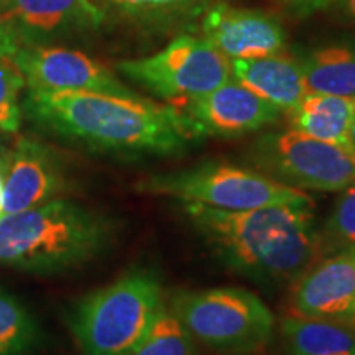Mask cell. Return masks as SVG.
<instances>
[{"instance_id": "9", "label": "cell", "mask_w": 355, "mask_h": 355, "mask_svg": "<svg viewBox=\"0 0 355 355\" xmlns=\"http://www.w3.org/2000/svg\"><path fill=\"white\" fill-rule=\"evenodd\" d=\"M13 61L35 91H87L139 97L110 71L81 51L60 46L21 44Z\"/></svg>"}, {"instance_id": "2", "label": "cell", "mask_w": 355, "mask_h": 355, "mask_svg": "<svg viewBox=\"0 0 355 355\" xmlns=\"http://www.w3.org/2000/svg\"><path fill=\"white\" fill-rule=\"evenodd\" d=\"M308 204L219 211L184 204V214L222 259L265 282L295 283L318 261L321 235Z\"/></svg>"}, {"instance_id": "30", "label": "cell", "mask_w": 355, "mask_h": 355, "mask_svg": "<svg viewBox=\"0 0 355 355\" xmlns=\"http://www.w3.org/2000/svg\"><path fill=\"white\" fill-rule=\"evenodd\" d=\"M352 322H354V324H355V319H354V321H352Z\"/></svg>"}, {"instance_id": "12", "label": "cell", "mask_w": 355, "mask_h": 355, "mask_svg": "<svg viewBox=\"0 0 355 355\" xmlns=\"http://www.w3.org/2000/svg\"><path fill=\"white\" fill-rule=\"evenodd\" d=\"M64 189V171L55 153L37 140L20 139L3 166L2 216L32 209Z\"/></svg>"}, {"instance_id": "26", "label": "cell", "mask_w": 355, "mask_h": 355, "mask_svg": "<svg viewBox=\"0 0 355 355\" xmlns=\"http://www.w3.org/2000/svg\"><path fill=\"white\" fill-rule=\"evenodd\" d=\"M334 7L336 13L349 21H355V0H336L329 7Z\"/></svg>"}, {"instance_id": "28", "label": "cell", "mask_w": 355, "mask_h": 355, "mask_svg": "<svg viewBox=\"0 0 355 355\" xmlns=\"http://www.w3.org/2000/svg\"><path fill=\"white\" fill-rule=\"evenodd\" d=\"M2 207H3V170L0 168V217H2Z\"/></svg>"}, {"instance_id": "16", "label": "cell", "mask_w": 355, "mask_h": 355, "mask_svg": "<svg viewBox=\"0 0 355 355\" xmlns=\"http://www.w3.org/2000/svg\"><path fill=\"white\" fill-rule=\"evenodd\" d=\"M290 355H355V324L293 314L282 322Z\"/></svg>"}, {"instance_id": "10", "label": "cell", "mask_w": 355, "mask_h": 355, "mask_svg": "<svg viewBox=\"0 0 355 355\" xmlns=\"http://www.w3.org/2000/svg\"><path fill=\"white\" fill-rule=\"evenodd\" d=\"M295 314L311 318L355 319V247L314 261L295 282Z\"/></svg>"}, {"instance_id": "8", "label": "cell", "mask_w": 355, "mask_h": 355, "mask_svg": "<svg viewBox=\"0 0 355 355\" xmlns=\"http://www.w3.org/2000/svg\"><path fill=\"white\" fill-rule=\"evenodd\" d=\"M255 158L261 173L301 191L340 193L355 183V150L295 128L261 140Z\"/></svg>"}, {"instance_id": "15", "label": "cell", "mask_w": 355, "mask_h": 355, "mask_svg": "<svg viewBox=\"0 0 355 355\" xmlns=\"http://www.w3.org/2000/svg\"><path fill=\"white\" fill-rule=\"evenodd\" d=\"M230 66L235 81L282 112H290L306 96L303 68L291 56L275 53L248 60H232Z\"/></svg>"}, {"instance_id": "18", "label": "cell", "mask_w": 355, "mask_h": 355, "mask_svg": "<svg viewBox=\"0 0 355 355\" xmlns=\"http://www.w3.org/2000/svg\"><path fill=\"white\" fill-rule=\"evenodd\" d=\"M306 94L355 97V42L318 48L301 63Z\"/></svg>"}, {"instance_id": "13", "label": "cell", "mask_w": 355, "mask_h": 355, "mask_svg": "<svg viewBox=\"0 0 355 355\" xmlns=\"http://www.w3.org/2000/svg\"><path fill=\"white\" fill-rule=\"evenodd\" d=\"M201 26L204 40L230 61L275 55L286 42L285 30L275 17L224 3L212 7Z\"/></svg>"}, {"instance_id": "6", "label": "cell", "mask_w": 355, "mask_h": 355, "mask_svg": "<svg viewBox=\"0 0 355 355\" xmlns=\"http://www.w3.org/2000/svg\"><path fill=\"white\" fill-rule=\"evenodd\" d=\"M171 313L194 339L222 354H250L272 339L275 318L263 301L241 288L180 293Z\"/></svg>"}, {"instance_id": "27", "label": "cell", "mask_w": 355, "mask_h": 355, "mask_svg": "<svg viewBox=\"0 0 355 355\" xmlns=\"http://www.w3.org/2000/svg\"><path fill=\"white\" fill-rule=\"evenodd\" d=\"M349 146L352 150H355V117H354L352 125H350V130H349Z\"/></svg>"}, {"instance_id": "29", "label": "cell", "mask_w": 355, "mask_h": 355, "mask_svg": "<svg viewBox=\"0 0 355 355\" xmlns=\"http://www.w3.org/2000/svg\"><path fill=\"white\" fill-rule=\"evenodd\" d=\"M3 166H6V155H3L2 144H0V168H2V170H3Z\"/></svg>"}, {"instance_id": "20", "label": "cell", "mask_w": 355, "mask_h": 355, "mask_svg": "<svg viewBox=\"0 0 355 355\" xmlns=\"http://www.w3.org/2000/svg\"><path fill=\"white\" fill-rule=\"evenodd\" d=\"M128 355H199L196 343L171 309L163 308Z\"/></svg>"}, {"instance_id": "5", "label": "cell", "mask_w": 355, "mask_h": 355, "mask_svg": "<svg viewBox=\"0 0 355 355\" xmlns=\"http://www.w3.org/2000/svg\"><path fill=\"white\" fill-rule=\"evenodd\" d=\"M139 189L219 211H250L277 204L313 206V199L304 191L279 183L261 171L229 163L159 173L141 181Z\"/></svg>"}, {"instance_id": "11", "label": "cell", "mask_w": 355, "mask_h": 355, "mask_svg": "<svg viewBox=\"0 0 355 355\" xmlns=\"http://www.w3.org/2000/svg\"><path fill=\"white\" fill-rule=\"evenodd\" d=\"M184 112L199 135L232 137L273 123L282 110L232 78L214 91L186 102Z\"/></svg>"}, {"instance_id": "1", "label": "cell", "mask_w": 355, "mask_h": 355, "mask_svg": "<svg viewBox=\"0 0 355 355\" xmlns=\"http://www.w3.org/2000/svg\"><path fill=\"white\" fill-rule=\"evenodd\" d=\"M21 109L43 130L105 153L173 155L201 137L176 105L140 96L28 89Z\"/></svg>"}, {"instance_id": "14", "label": "cell", "mask_w": 355, "mask_h": 355, "mask_svg": "<svg viewBox=\"0 0 355 355\" xmlns=\"http://www.w3.org/2000/svg\"><path fill=\"white\" fill-rule=\"evenodd\" d=\"M101 19L91 0H0V21L10 26L21 44H38L69 28L94 26Z\"/></svg>"}, {"instance_id": "25", "label": "cell", "mask_w": 355, "mask_h": 355, "mask_svg": "<svg viewBox=\"0 0 355 355\" xmlns=\"http://www.w3.org/2000/svg\"><path fill=\"white\" fill-rule=\"evenodd\" d=\"M109 2L117 3V6L128 8H150V7H166L176 6L181 2H189V0H109Z\"/></svg>"}, {"instance_id": "24", "label": "cell", "mask_w": 355, "mask_h": 355, "mask_svg": "<svg viewBox=\"0 0 355 355\" xmlns=\"http://www.w3.org/2000/svg\"><path fill=\"white\" fill-rule=\"evenodd\" d=\"M21 46L19 37L13 30L3 21H0V56H13Z\"/></svg>"}, {"instance_id": "3", "label": "cell", "mask_w": 355, "mask_h": 355, "mask_svg": "<svg viewBox=\"0 0 355 355\" xmlns=\"http://www.w3.org/2000/svg\"><path fill=\"white\" fill-rule=\"evenodd\" d=\"M110 234L105 217L55 198L0 217V265L40 275L63 272L104 250Z\"/></svg>"}, {"instance_id": "22", "label": "cell", "mask_w": 355, "mask_h": 355, "mask_svg": "<svg viewBox=\"0 0 355 355\" xmlns=\"http://www.w3.org/2000/svg\"><path fill=\"white\" fill-rule=\"evenodd\" d=\"M326 232L339 248L355 247V183L340 191Z\"/></svg>"}, {"instance_id": "21", "label": "cell", "mask_w": 355, "mask_h": 355, "mask_svg": "<svg viewBox=\"0 0 355 355\" xmlns=\"http://www.w3.org/2000/svg\"><path fill=\"white\" fill-rule=\"evenodd\" d=\"M25 87V78L13 61V56H0V130L2 132H19L24 119L20 94Z\"/></svg>"}, {"instance_id": "23", "label": "cell", "mask_w": 355, "mask_h": 355, "mask_svg": "<svg viewBox=\"0 0 355 355\" xmlns=\"http://www.w3.org/2000/svg\"><path fill=\"white\" fill-rule=\"evenodd\" d=\"M275 2L293 17H309L327 8L336 0H275Z\"/></svg>"}, {"instance_id": "7", "label": "cell", "mask_w": 355, "mask_h": 355, "mask_svg": "<svg viewBox=\"0 0 355 355\" xmlns=\"http://www.w3.org/2000/svg\"><path fill=\"white\" fill-rule=\"evenodd\" d=\"M123 76L159 99L188 102L232 79L230 60L206 40L181 35L152 56L117 63Z\"/></svg>"}, {"instance_id": "4", "label": "cell", "mask_w": 355, "mask_h": 355, "mask_svg": "<svg viewBox=\"0 0 355 355\" xmlns=\"http://www.w3.org/2000/svg\"><path fill=\"white\" fill-rule=\"evenodd\" d=\"M163 308L157 275L133 270L79 301L69 327L84 355H128Z\"/></svg>"}, {"instance_id": "17", "label": "cell", "mask_w": 355, "mask_h": 355, "mask_svg": "<svg viewBox=\"0 0 355 355\" xmlns=\"http://www.w3.org/2000/svg\"><path fill=\"white\" fill-rule=\"evenodd\" d=\"M288 114L295 130L313 139L349 146V130L355 117V97L306 94Z\"/></svg>"}, {"instance_id": "19", "label": "cell", "mask_w": 355, "mask_h": 355, "mask_svg": "<svg viewBox=\"0 0 355 355\" xmlns=\"http://www.w3.org/2000/svg\"><path fill=\"white\" fill-rule=\"evenodd\" d=\"M40 329L30 311L0 290V355H26L37 347Z\"/></svg>"}]
</instances>
